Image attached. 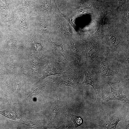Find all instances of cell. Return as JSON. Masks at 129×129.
<instances>
[{
    "instance_id": "1",
    "label": "cell",
    "mask_w": 129,
    "mask_h": 129,
    "mask_svg": "<svg viewBox=\"0 0 129 129\" xmlns=\"http://www.w3.org/2000/svg\"><path fill=\"white\" fill-rule=\"evenodd\" d=\"M106 22L102 43L110 52L118 55L129 53V39L119 20Z\"/></svg>"
},
{
    "instance_id": "2",
    "label": "cell",
    "mask_w": 129,
    "mask_h": 129,
    "mask_svg": "<svg viewBox=\"0 0 129 129\" xmlns=\"http://www.w3.org/2000/svg\"><path fill=\"white\" fill-rule=\"evenodd\" d=\"M85 43L86 61L84 65L90 66L108 56L109 51L100 42L89 36Z\"/></svg>"
},
{
    "instance_id": "3",
    "label": "cell",
    "mask_w": 129,
    "mask_h": 129,
    "mask_svg": "<svg viewBox=\"0 0 129 129\" xmlns=\"http://www.w3.org/2000/svg\"><path fill=\"white\" fill-rule=\"evenodd\" d=\"M66 52L70 63L79 68H82L86 61L85 49L76 39V38L64 43Z\"/></svg>"
},
{
    "instance_id": "4",
    "label": "cell",
    "mask_w": 129,
    "mask_h": 129,
    "mask_svg": "<svg viewBox=\"0 0 129 129\" xmlns=\"http://www.w3.org/2000/svg\"><path fill=\"white\" fill-rule=\"evenodd\" d=\"M83 70L85 74V77L82 84L91 86L95 92L97 101L102 100L105 92L104 83L99 81L97 76L89 66L84 65Z\"/></svg>"
},
{
    "instance_id": "5",
    "label": "cell",
    "mask_w": 129,
    "mask_h": 129,
    "mask_svg": "<svg viewBox=\"0 0 129 129\" xmlns=\"http://www.w3.org/2000/svg\"><path fill=\"white\" fill-rule=\"evenodd\" d=\"M82 69L77 67L71 64L62 74L56 79V82L60 85L70 86L75 89L79 81Z\"/></svg>"
},
{
    "instance_id": "6",
    "label": "cell",
    "mask_w": 129,
    "mask_h": 129,
    "mask_svg": "<svg viewBox=\"0 0 129 129\" xmlns=\"http://www.w3.org/2000/svg\"><path fill=\"white\" fill-rule=\"evenodd\" d=\"M108 57L92 64H94L93 71L98 77H100L102 82L109 81V80L118 73V69H111L107 61Z\"/></svg>"
},
{
    "instance_id": "7",
    "label": "cell",
    "mask_w": 129,
    "mask_h": 129,
    "mask_svg": "<svg viewBox=\"0 0 129 129\" xmlns=\"http://www.w3.org/2000/svg\"><path fill=\"white\" fill-rule=\"evenodd\" d=\"M47 40L49 45L51 59L65 65L70 64V63L66 59L64 54V44H57L52 42L49 38Z\"/></svg>"
},
{
    "instance_id": "8",
    "label": "cell",
    "mask_w": 129,
    "mask_h": 129,
    "mask_svg": "<svg viewBox=\"0 0 129 129\" xmlns=\"http://www.w3.org/2000/svg\"><path fill=\"white\" fill-rule=\"evenodd\" d=\"M70 64L65 65L55 60L51 59V62L42 78L43 79L50 76L62 74Z\"/></svg>"
},
{
    "instance_id": "9",
    "label": "cell",
    "mask_w": 129,
    "mask_h": 129,
    "mask_svg": "<svg viewBox=\"0 0 129 129\" xmlns=\"http://www.w3.org/2000/svg\"><path fill=\"white\" fill-rule=\"evenodd\" d=\"M119 82V81H117L114 82H112L110 81H108L106 82L110 87L111 91L109 96L103 100V102H106L111 100H118L124 101L129 104V99L127 98L126 95L123 93L122 89L120 88L118 90H116L112 87L113 84L118 83Z\"/></svg>"
},
{
    "instance_id": "10",
    "label": "cell",
    "mask_w": 129,
    "mask_h": 129,
    "mask_svg": "<svg viewBox=\"0 0 129 129\" xmlns=\"http://www.w3.org/2000/svg\"><path fill=\"white\" fill-rule=\"evenodd\" d=\"M57 35L65 43L76 37L75 35L64 24L57 22L55 25Z\"/></svg>"
},
{
    "instance_id": "11",
    "label": "cell",
    "mask_w": 129,
    "mask_h": 129,
    "mask_svg": "<svg viewBox=\"0 0 129 129\" xmlns=\"http://www.w3.org/2000/svg\"><path fill=\"white\" fill-rule=\"evenodd\" d=\"M45 15H43L39 20L37 27V32L41 34L44 38L47 39L49 38L51 33V26Z\"/></svg>"
},
{
    "instance_id": "12",
    "label": "cell",
    "mask_w": 129,
    "mask_h": 129,
    "mask_svg": "<svg viewBox=\"0 0 129 129\" xmlns=\"http://www.w3.org/2000/svg\"><path fill=\"white\" fill-rule=\"evenodd\" d=\"M36 0H21L17 6L10 13H27L34 6Z\"/></svg>"
},
{
    "instance_id": "13",
    "label": "cell",
    "mask_w": 129,
    "mask_h": 129,
    "mask_svg": "<svg viewBox=\"0 0 129 129\" xmlns=\"http://www.w3.org/2000/svg\"><path fill=\"white\" fill-rule=\"evenodd\" d=\"M100 18L99 22V25L96 32L91 35L93 37L96 38L97 41L102 42V41L104 36L103 21L105 17L110 12L109 11H107L103 12L101 10Z\"/></svg>"
},
{
    "instance_id": "14",
    "label": "cell",
    "mask_w": 129,
    "mask_h": 129,
    "mask_svg": "<svg viewBox=\"0 0 129 129\" xmlns=\"http://www.w3.org/2000/svg\"><path fill=\"white\" fill-rule=\"evenodd\" d=\"M28 13H20L18 14L17 17L14 22L19 30L23 33H27L29 29L26 17Z\"/></svg>"
},
{
    "instance_id": "15",
    "label": "cell",
    "mask_w": 129,
    "mask_h": 129,
    "mask_svg": "<svg viewBox=\"0 0 129 129\" xmlns=\"http://www.w3.org/2000/svg\"><path fill=\"white\" fill-rule=\"evenodd\" d=\"M52 0H44L37 7L36 10L41 15L51 16L54 13L52 10Z\"/></svg>"
},
{
    "instance_id": "16",
    "label": "cell",
    "mask_w": 129,
    "mask_h": 129,
    "mask_svg": "<svg viewBox=\"0 0 129 129\" xmlns=\"http://www.w3.org/2000/svg\"><path fill=\"white\" fill-rule=\"evenodd\" d=\"M123 118L122 114L118 113H116L111 117L107 123L106 128L107 129H116L118 122L122 120Z\"/></svg>"
},
{
    "instance_id": "17",
    "label": "cell",
    "mask_w": 129,
    "mask_h": 129,
    "mask_svg": "<svg viewBox=\"0 0 129 129\" xmlns=\"http://www.w3.org/2000/svg\"><path fill=\"white\" fill-rule=\"evenodd\" d=\"M17 16V14L14 13H10L6 14L3 13L1 18L2 21L11 24L15 22Z\"/></svg>"
},
{
    "instance_id": "18",
    "label": "cell",
    "mask_w": 129,
    "mask_h": 129,
    "mask_svg": "<svg viewBox=\"0 0 129 129\" xmlns=\"http://www.w3.org/2000/svg\"><path fill=\"white\" fill-rule=\"evenodd\" d=\"M129 9L126 10H123L121 14L119 13L118 19L121 22L129 26Z\"/></svg>"
},
{
    "instance_id": "19",
    "label": "cell",
    "mask_w": 129,
    "mask_h": 129,
    "mask_svg": "<svg viewBox=\"0 0 129 129\" xmlns=\"http://www.w3.org/2000/svg\"><path fill=\"white\" fill-rule=\"evenodd\" d=\"M0 113L10 119H15L17 118L16 112L12 109H8L0 111Z\"/></svg>"
},
{
    "instance_id": "20",
    "label": "cell",
    "mask_w": 129,
    "mask_h": 129,
    "mask_svg": "<svg viewBox=\"0 0 129 129\" xmlns=\"http://www.w3.org/2000/svg\"><path fill=\"white\" fill-rule=\"evenodd\" d=\"M121 57H118L116 59L117 62L120 64H127L129 65V53L123 54Z\"/></svg>"
},
{
    "instance_id": "21",
    "label": "cell",
    "mask_w": 129,
    "mask_h": 129,
    "mask_svg": "<svg viewBox=\"0 0 129 129\" xmlns=\"http://www.w3.org/2000/svg\"><path fill=\"white\" fill-rule=\"evenodd\" d=\"M70 117L75 127H79L82 124L83 120L80 116L71 114Z\"/></svg>"
},
{
    "instance_id": "22",
    "label": "cell",
    "mask_w": 129,
    "mask_h": 129,
    "mask_svg": "<svg viewBox=\"0 0 129 129\" xmlns=\"http://www.w3.org/2000/svg\"><path fill=\"white\" fill-rule=\"evenodd\" d=\"M94 4L89 5L88 7L80 10L78 12V15H80L85 14H91L94 7Z\"/></svg>"
},
{
    "instance_id": "23",
    "label": "cell",
    "mask_w": 129,
    "mask_h": 129,
    "mask_svg": "<svg viewBox=\"0 0 129 129\" xmlns=\"http://www.w3.org/2000/svg\"><path fill=\"white\" fill-rule=\"evenodd\" d=\"M97 0H78L77 8H80L83 4L87 3L89 5L94 4Z\"/></svg>"
},
{
    "instance_id": "24",
    "label": "cell",
    "mask_w": 129,
    "mask_h": 129,
    "mask_svg": "<svg viewBox=\"0 0 129 129\" xmlns=\"http://www.w3.org/2000/svg\"><path fill=\"white\" fill-rule=\"evenodd\" d=\"M118 7L116 9V12L118 11L119 8L122 6V5L125 4L129 2V0H118Z\"/></svg>"
},
{
    "instance_id": "25",
    "label": "cell",
    "mask_w": 129,
    "mask_h": 129,
    "mask_svg": "<svg viewBox=\"0 0 129 129\" xmlns=\"http://www.w3.org/2000/svg\"><path fill=\"white\" fill-rule=\"evenodd\" d=\"M34 46L37 51L39 52L42 50V47L40 43H34Z\"/></svg>"
},
{
    "instance_id": "26",
    "label": "cell",
    "mask_w": 129,
    "mask_h": 129,
    "mask_svg": "<svg viewBox=\"0 0 129 129\" xmlns=\"http://www.w3.org/2000/svg\"><path fill=\"white\" fill-rule=\"evenodd\" d=\"M1 69H0V71H1Z\"/></svg>"
}]
</instances>
